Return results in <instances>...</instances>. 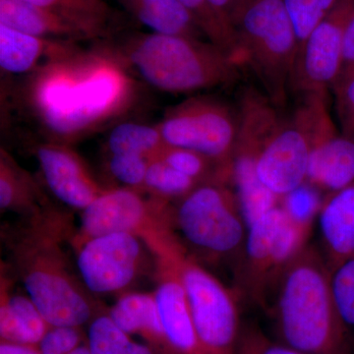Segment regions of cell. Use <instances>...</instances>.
Listing matches in <instances>:
<instances>
[{
	"mask_svg": "<svg viewBox=\"0 0 354 354\" xmlns=\"http://www.w3.org/2000/svg\"><path fill=\"white\" fill-rule=\"evenodd\" d=\"M165 271L153 292L169 354H211L198 337L183 281L172 257L162 258Z\"/></svg>",
	"mask_w": 354,
	"mask_h": 354,
	"instance_id": "cell-16",
	"label": "cell"
},
{
	"mask_svg": "<svg viewBox=\"0 0 354 354\" xmlns=\"http://www.w3.org/2000/svg\"><path fill=\"white\" fill-rule=\"evenodd\" d=\"M322 193L306 181L281 198L279 205L291 223L311 232L325 198Z\"/></svg>",
	"mask_w": 354,
	"mask_h": 354,
	"instance_id": "cell-29",
	"label": "cell"
},
{
	"mask_svg": "<svg viewBox=\"0 0 354 354\" xmlns=\"http://www.w3.org/2000/svg\"><path fill=\"white\" fill-rule=\"evenodd\" d=\"M158 127L167 146L206 156L232 178L239 118L225 102L212 97H191L171 109Z\"/></svg>",
	"mask_w": 354,
	"mask_h": 354,
	"instance_id": "cell-8",
	"label": "cell"
},
{
	"mask_svg": "<svg viewBox=\"0 0 354 354\" xmlns=\"http://www.w3.org/2000/svg\"><path fill=\"white\" fill-rule=\"evenodd\" d=\"M171 223L183 239V251L209 263H227L232 272L243 252L248 225L232 186L202 183L178 200L171 209Z\"/></svg>",
	"mask_w": 354,
	"mask_h": 354,
	"instance_id": "cell-5",
	"label": "cell"
},
{
	"mask_svg": "<svg viewBox=\"0 0 354 354\" xmlns=\"http://www.w3.org/2000/svg\"><path fill=\"white\" fill-rule=\"evenodd\" d=\"M143 191L127 187L104 191L82 209L77 246L88 239L118 232L145 236L155 246L167 239L169 236L153 232L152 220L171 216L169 201L156 196L146 199Z\"/></svg>",
	"mask_w": 354,
	"mask_h": 354,
	"instance_id": "cell-11",
	"label": "cell"
},
{
	"mask_svg": "<svg viewBox=\"0 0 354 354\" xmlns=\"http://www.w3.org/2000/svg\"><path fill=\"white\" fill-rule=\"evenodd\" d=\"M71 21L88 39H108L113 36L115 11L104 0H25Z\"/></svg>",
	"mask_w": 354,
	"mask_h": 354,
	"instance_id": "cell-23",
	"label": "cell"
},
{
	"mask_svg": "<svg viewBox=\"0 0 354 354\" xmlns=\"http://www.w3.org/2000/svg\"><path fill=\"white\" fill-rule=\"evenodd\" d=\"M333 88L341 133L354 141V77L335 84Z\"/></svg>",
	"mask_w": 354,
	"mask_h": 354,
	"instance_id": "cell-35",
	"label": "cell"
},
{
	"mask_svg": "<svg viewBox=\"0 0 354 354\" xmlns=\"http://www.w3.org/2000/svg\"><path fill=\"white\" fill-rule=\"evenodd\" d=\"M113 55L153 88L171 94L197 92L239 80L241 64L225 50L201 39L136 34Z\"/></svg>",
	"mask_w": 354,
	"mask_h": 354,
	"instance_id": "cell-3",
	"label": "cell"
},
{
	"mask_svg": "<svg viewBox=\"0 0 354 354\" xmlns=\"http://www.w3.org/2000/svg\"><path fill=\"white\" fill-rule=\"evenodd\" d=\"M196 20L209 41L242 64L239 36L232 20L216 10L208 0H179Z\"/></svg>",
	"mask_w": 354,
	"mask_h": 354,
	"instance_id": "cell-25",
	"label": "cell"
},
{
	"mask_svg": "<svg viewBox=\"0 0 354 354\" xmlns=\"http://www.w3.org/2000/svg\"><path fill=\"white\" fill-rule=\"evenodd\" d=\"M234 354H305L286 346L283 342L272 341L259 328L254 325L242 326Z\"/></svg>",
	"mask_w": 354,
	"mask_h": 354,
	"instance_id": "cell-33",
	"label": "cell"
},
{
	"mask_svg": "<svg viewBox=\"0 0 354 354\" xmlns=\"http://www.w3.org/2000/svg\"><path fill=\"white\" fill-rule=\"evenodd\" d=\"M80 344H82L80 327L50 326L37 348L41 354H68Z\"/></svg>",
	"mask_w": 354,
	"mask_h": 354,
	"instance_id": "cell-34",
	"label": "cell"
},
{
	"mask_svg": "<svg viewBox=\"0 0 354 354\" xmlns=\"http://www.w3.org/2000/svg\"><path fill=\"white\" fill-rule=\"evenodd\" d=\"M150 160L134 155H111L109 171L123 187L143 190Z\"/></svg>",
	"mask_w": 354,
	"mask_h": 354,
	"instance_id": "cell-32",
	"label": "cell"
},
{
	"mask_svg": "<svg viewBox=\"0 0 354 354\" xmlns=\"http://www.w3.org/2000/svg\"><path fill=\"white\" fill-rule=\"evenodd\" d=\"M109 316L125 334L142 335L147 341L167 353L153 293L123 295L109 310Z\"/></svg>",
	"mask_w": 354,
	"mask_h": 354,
	"instance_id": "cell-21",
	"label": "cell"
},
{
	"mask_svg": "<svg viewBox=\"0 0 354 354\" xmlns=\"http://www.w3.org/2000/svg\"><path fill=\"white\" fill-rule=\"evenodd\" d=\"M80 50L76 41L41 38L0 24V67L10 75H31Z\"/></svg>",
	"mask_w": 354,
	"mask_h": 354,
	"instance_id": "cell-17",
	"label": "cell"
},
{
	"mask_svg": "<svg viewBox=\"0 0 354 354\" xmlns=\"http://www.w3.org/2000/svg\"><path fill=\"white\" fill-rule=\"evenodd\" d=\"M23 256L22 278L28 297L50 326L81 327L93 316L87 295L50 249H29Z\"/></svg>",
	"mask_w": 354,
	"mask_h": 354,
	"instance_id": "cell-10",
	"label": "cell"
},
{
	"mask_svg": "<svg viewBox=\"0 0 354 354\" xmlns=\"http://www.w3.org/2000/svg\"><path fill=\"white\" fill-rule=\"evenodd\" d=\"M242 62L253 69L278 108L290 90L299 43L283 0H254L232 16Z\"/></svg>",
	"mask_w": 354,
	"mask_h": 354,
	"instance_id": "cell-4",
	"label": "cell"
},
{
	"mask_svg": "<svg viewBox=\"0 0 354 354\" xmlns=\"http://www.w3.org/2000/svg\"><path fill=\"white\" fill-rule=\"evenodd\" d=\"M78 247L77 267L88 290L99 295L123 290L138 276L143 246L140 236L118 232L88 239Z\"/></svg>",
	"mask_w": 354,
	"mask_h": 354,
	"instance_id": "cell-13",
	"label": "cell"
},
{
	"mask_svg": "<svg viewBox=\"0 0 354 354\" xmlns=\"http://www.w3.org/2000/svg\"><path fill=\"white\" fill-rule=\"evenodd\" d=\"M36 155L48 189L67 206L87 208L106 190L95 180L82 158L68 144L53 141L39 144Z\"/></svg>",
	"mask_w": 354,
	"mask_h": 354,
	"instance_id": "cell-15",
	"label": "cell"
},
{
	"mask_svg": "<svg viewBox=\"0 0 354 354\" xmlns=\"http://www.w3.org/2000/svg\"><path fill=\"white\" fill-rule=\"evenodd\" d=\"M311 232L291 223L281 205L248 225L245 245L234 272L241 299L267 310L279 279Z\"/></svg>",
	"mask_w": 354,
	"mask_h": 354,
	"instance_id": "cell-6",
	"label": "cell"
},
{
	"mask_svg": "<svg viewBox=\"0 0 354 354\" xmlns=\"http://www.w3.org/2000/svg\"><path fill=\"white\" fill-rule=\"evenodd\" d=\"M293 118L308 136L307 183L325 194L354 184V141L337 133L327 108V95L301 97Z\"/></svg>",
	"mask_w": 354,
	"mask_h": 354,
	"instance_id": "cell-9",
	"label": "cell"
},
{
	"mask_svg": "<svg viewBox=\"0 0 354 354\" xmlns=\"http://www.w3.org/2000/svg\"><path fill=\"white\" fill-rule=\"evenodd\" d=\"M50 327L28 295H6L2 297L0 306L2 342L36 346Z\"/></svg>",
	"mask_w": 354,
	"mask_h": 354,
	"instance_id": "cell-22",
	"label": "cell"
},
{
	"mask_svg": "<svg viewBox=\"0 0 354 354\" xmlns=\"http://www.w3.org/2000/svg\"><path fill=\"white\" fill-rule=\"evenodd\" d=\"M344 0H283L299 43V48L312 31Z\"/></svg>",
	"mask_w": 354,
	"mask_h": 354,
	"instance_id": "cell-30",
	"label": "cell"
},
{
	"mask_svg": "<svg viewBox=\"0 0 354 354\" xmlns=\"http://www.w3.org/2000/svg\"><path fill=\"white\" fill-rule=\"evenodd\" d=\"M136 94L127 66L106 46L28 75L22 101L50 141L69 145L127 113Z\"/></svg>",
	"mask_w": 354,
	"mask_h": 354,
	"instance_id": "cell-1",
	"label": "cell"
},
{
	"mask_svg": "<svg viewBox=\"0 0 354 354\" xmlns=\"http://www.w3.org/2000/svg\"><path fill=\"white\" fill-rule=\"evenodd\" d=\"M200 183L181 174L171 165L157 158L150 160L143 190L148 191L153 196L171 201L183 199Z\"/></svg>",
	"mask_w": 354,
	"mask_h": 354,
	"instance_id": "cell-27",
	"label": "cell"
},
{
	"mask_svg": "<svg viewBox=\"0 0 354 354\" xmlns=\"http://www.w3.org/2000/svg\"><path fill=\"white\" fill-rule=\"evenodd\" d=\"M158 125L127 121L109 132L106 148L111 155H134L153 160L167 148Z\"/></svg>",
	"mask_w": 354,
	"mask_h": 354,
	"instance_id": "cell-24",
	"label": "cell"
},
{
	"mask_svg": "<svg viewBox=\"0 0 354 354\" xmlns=\"http://www.w3.org/2000/svg\"><path fill=\"white\" fill-rule=\"evenodd\" d=\"M198 337L211 354H234L241 330L239 297L185 253L172 256Z\"/></svg>",
	"mask_w": 354,
	"mask_h": 354,
	"instance_id": "cell-7",
	"label": "cell"
},
{
	"mask_svg": "<svg viewBox=\"0 0 354 354\" xmlns=\"http://www.w3.org/2000/svg\"><path fill=\"white\" fill-rule=\"evenodd\" d=\"M330 286L337 313L354 348V257L330 269Z\"/></svg>",
	"mask_w": 354,
	"mask_h": 354,
	"instance_id": "cell-28",
	"label": "cell"
},
{
	"mask_svg": "<svg viewBox=\"0 0 354 354\" xmlns=\"http://www.w3.org/2000/svg\"><path fill=\"white\" fill-rule=\"evenodd\" d=\"M354 13V0H344L309 35L297 53L290 90L302 95H327L342 68L344 30Z\"/></svg>",
	"mask_w": 354,
	"mask_h": 354,
	"instance_id": "cell-12",
	"label": "cell"
},
{
	"mask_svg": "<svg viewBox=\"0 0 354 354\" xmlns=\"http://www.w3.org/2000/svg\"><path fill=\"white\" fill-rule=\"evenodd\" d=\"M68 354H91L90 348H88V344H82L77 346L74 351Z\"/></svg>",
	"mask_w": 354,
	"mask_h": 354,
	"instance_id": "cell-39",
	"label": "cell"
},
{
	"mask_svg": "<svg viewBox=\"0 0 354 354\" xmlns=\"http://www.w3.org/2000/svg\"><path fill=\"white\" fill-rule=\"evenodd\" d=\"M0 24L41 38L76 43L90 39L71 21L25 0H0Z\"/></svg>",
	"mask_w": 354,
	"mask_h": 354,
	"instance_id": "cell-19",
	"label": "cell"
},
{
	"mask_svg": "<svg viewBox=\"0 0 354 354\" xmlns=\"http://www.w3.org/2000/svg\"><path fill=\"white\" fill-rule=\"evenodd\" d=\"M130 339L109 314L95 317L88 328L87 344L91 354H127Z\"/></svg>",
	"mask_w": 354,
	"mask_h": 354,
	"instance_id": "cell-31",
	"label": "cell"
},
{
	"mask_svg": "<svg viewBox=\"0 0 354 354\" xmlns=\"http://www.w3.org/2000/svg\"><path fill=\"white\" fill-rule=\"evenodd\" d=\"M252 1H254V0H236V3H235L234 11H232V17L230 18H232V16H234L237 11L241 10L242 7L247 6V4ZM232 24H234V23H232Z\"/></svg>",
	"mask_w": 354,
	"mask_h": 354,
	"instance_id": "cell-40",
	"label": "cell"
},
{
	"mask_svg": "<svg viewBox=\"0 0 354 354\" xmlns=\"http://www.w3.org/2000/svg\"><path fill=\"white\" fill-rule=\"evenodd\" d=\"M316 221L318 247L330 270L354 257V184L326 194Z\"/></svg>",
	"mask_w": 354,
	"mask_h": 354,
	"instance_id": "cell-18",
	"label": "cell"
},
{
	"mask_svg": "<svg viewBox=\"0 0 354 354\" xmlns=\"http://www.w3.org/2000/svg\"><path fill=\"white\" fill-rule=\"evenodd\" d=\"M353 77H354V13L344 30L341 73L335 84L344 82Z\"/></svg>",
	"mask_w": 354,
	"mask_h": 354,
	"instance_id": "cell-36",
	"label": "cell"
},
{
	"mask_svg": "<svg viewBox=\"0 0 354 354\" xmlns=\"http://www.w3.org/2000/svg\"><path fill=\"white\" fill-rule=\"evenodd\" d=\"M311 145L295 118L283 120L259 155L258 177L265 187L283 198L307 180Z\"/></svg>",
	"mask_w": 354,
	"mask_h": 354,
	"instance_id": "cell-14",
	"label": "cell"
},
{
	"mask_svg": "<svg viewBox=\"0 0 354 354\" xmlns=\"http://www.w3.org/2000/svg\"><path fill=\"white\" fill-rule=\"evenodd\" d=\"M128 13L152 32L202 39L196 20L179 0H120Z\"/></svg>",
	"mask_w": 354,
	"mask_h": 354,
	"instance_id": "cell-20",
	"label": "cell"
},
{
	"mask_svg": "<svg viewBox=\"0 0 354 354\" xmlns=\"http://www.w3.org/2000/svg\"><path fill=\"white\" fill-rule=\"evenodd\" d=\"M39 196L36 184L18 167L4 149L0 151V207L1 209L31 206Z\"/></svg>",
	"mask_w": 354,
	"mask_h": 354,
	"instance_id": "cell-26",
	"label": "cell"
},
{
	"mask_svg": "<svg viewBox=\"0 0 354 354\" xmlns=\"http://www.w3.org/2000/svg\"><path fill=\"white\" fill-rule=\"evenodd\" d=\"M209 3L212 4L216 10L220 11L221 14L227 16L232 20V13L234 11L236 0H208Z\"/></svg>",
	"mask_w": 354,
	"mask_h": 354,
	"instance_id": "cell-38",
	"label": "cell"
},
{
	"mask_svg": "<svg viewBox=\"0 0 354 354\" xmlns=\"http://www.w3.org/2000/svg\"><path fill=\"white\" fill-rule=\"evenodd\" d=\"M0 354H41L36 346L1 342Z\"/></svg>",
	"mask_w": 354,
	"mask_h": 354,
	"instance_id": "cell-37",
	"label": "cell"
},
{
	"mask_svg": "<svg viewBox=\"0 0 354 354\" xmlns=\"http://www.w3.org/2000/svg\"><path fill=\"white\" fill-rule=\"evenodd\" d=\"M278 341L305 354H353L335 307L330 270L309 243L279 279L266 310Z\"/></svg>",
	"mask_w": 354,
	"mask_h": 354,
	"instance_id": "cell-2",
	"label": "cell"
}]
</instances>
